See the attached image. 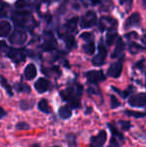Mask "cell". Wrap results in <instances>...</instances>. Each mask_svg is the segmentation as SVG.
<instances>
[{"mask_svg": "<svg viewBox=\"0 0 146 147\" xmlns=\"http://www.w3.org/2000/svg\"><path fill=\"white\" fill-rule=\"evenodd\" d=\"M33 147H40V146H39V145H34Z\"/></svg>", "mask_w": 146, "mask_h": 147, "instance_id": "36", "label": "cell"}, {"mask_svg": "<svg viewBox=\"0 0 146 147\" xmlns=\"http://www.w3.org/2000/svg\"><path fill=\"white\" fill-rule=\"evenodd\" d=\"M119 124L123 130H128L131 128V123L129 121H119Z\"/></svg>", "mask_w": 146, "mask_h": 147, "instance_id": "28", "label": "cell"}, {"mask_svg": "<svg viewBox=\"0 0 146 147\" xmlns=\"http://www.w3.org/2000/svg\"><path fill=\"white\" fill-rule=\"evenodd\" d=\"M80 37H81V39H83V40H85V41H92L94 36L91 32H84L80 35Z\"/></svg>", "mask_w": 146, "mask_h": 147, "instance_id": "23", "label": "cell"}, {"mask_svg": "<svg viewBox=\"0 0 146 147\" xmlns=\"http://www.w3.org/2000/svg\"><path fill=\"white\" fill-rule=\"evenodd\" d=\"M16 128H17L18 130H28L30 128L29 124L26 123V122H19V123H17V125H16Z\"/></svg>", "mask_w": 146, "mask_h": 147, "instance_id": "26", "label": "cell"}, {"mask_svg": "<svg viewBox=\"0 0 146 147\" xmlns=\"http://www.w3.org/2000/svg\"><path fill=\"white\" fill-rule=\"evenodd\" d=\"M121 5H131L132 0H119Z\"/></svg>", "mask_w": 146, "mask_h": 147, "instance_id": "33", "label": "cell"}, {"mask_svg": "<svg viewBox=\"0 0 146 147\" xmlns=\"http://www.w3.org/2000/svg\"><path fill=\"white\" fill-rule=\"evenodd\" d=\"M66 45L68 48H73V47L76 46L75 39H74L73 36H69L68 38H66Z\"/></svg>", "mask_w": 146, "mask_h": 147, "instance_id": "24", "label": "cell"}, {"mask_svg": "<svg viewBox=\"0 0 146 147\" xmlns=\"http://www.w3.org/2000/svg\"><path fill=\"white\" fill-rule=\"evenodd\" d=\"M140 23V15L139 13H133L130 17L127 19L126 24H125V28L132 27V26H136Z\"/></svg>", "mask_w": 146, "mask_h": 147, "instance_id": "13", "label": "cell"}, {"mask_svg": "<svg viewBox=\"0 0 146 147\" xmlns=\"http://www.w3.org/2000/svg\"><path fill=\"white\" fill-rule=\"evenodd\" d=\"M96 23V14L93 11H89L83 16L81 20V27L82 28H89L92 27Z\"/></svg>", "mask_w": 146, "mask_h": 147, "instance_id": "5", "label": "cell"}, {"mask_svg": "<svg viewBox=\"0 0 146 147\" xmlns=\"http://www.w3.org/2000/svg\"><path fill=\"white\" fill-rule=\"evenodd\" d=\"M8 56L13 60L14 62H16V63H20V62L24 61V59H25V56H24L23 52L21 50L13 48H11L8 51Z\"/></svg>", "mask_w": 146, "mask_h": 147, "instance_id": "10", "label": "cell"}, {"mask_svg": "<svg viewBox=\"0 0 146 147\" xmlns=\"http://www.w3.org/2000/svg\"><path fill=\"white\" fill-rule=\"evenodd\" d=\"M7 15V5H4L3 7L0 8V18L5 17Z\"/></svg>", "mask_w": 146, "mask_h": 147, "instance_id": "31", "label": "cell"}, {"mask_svg": "<svg viewBox=\"0 0 146 147\" xmlns=\"http://www.w3.org/2000/svg\"><path fill=\"white\" fill-rule=\"evenodd\" d=\"M28 17H30V14L28 12L22 11V12H15L12 15V18H13V21L15 22V24L19 26H23V24L27 21Z\"/></svg>", "mask_w": 146, "mask_h": 147, "instance_id": "8", "label": "cell"}, {"mask_svg": "<svg viewBox=\"0 0 146 147\" xmlns=\"http://www.w3.org/2000/svg\"><path fill=\"white\" fill-rule=\"evenodd\" d=\"M122 66H123L122 59L118 60V61L115 62L114 64H112L107 71L108 76L113 77V78H118L119 76L121 75V72H122Z\"/></svg>", "mask_w": 146, "mask_h": 147, "instance_id": "4", "label": "cell"}, {"mask_svg": "<svg viewBox=\"0 0 146 147\" xmlns=\"http://www.w3.org/2000/svg\"><path fill=\"white\" fill-rule=\"evenodd\" d=\"M125 114L129 116H134L135 118H142L145 116L144 112H133V111H125Z\"/></svg>", "mask_w": 146, "mask_h": 147, "instance_id": "21", "label": "cell"}, {"mask_svg": "<svg viewBox=\"0 0 146 147\" xmlns=\"http://www.w3.org/2000/svg\"><path fill=\"white\" fill-rule=\"evenodd\" d=\"M77 22H78V18L77 17H73L70 20H68L66 23V28L68 29V31L73 32L76 30V26H77Z\"/></svg>", "mask_w": 146, "mask_h": 147, "instance_id": "18", "label": "cell"}, {"mask_svg": "<svg viewBox=\"0 0 146 147\" xmlns=\"http://www.w3.org/2000/svg\"><path fill=\"white\" fill-rule=\"evenodd\" d=\"M1 2H2V0H0V3H1Z\"/></svg>", "mask_w": 146, "mask_h": 147, "instance_id": "38", "label": "cell"}, {"mask_svg": "<svg viewBox=\"0 0 146 147\" xmlns=\"http://www.w3.org/2000/svg\"><path fill=\"white\" fill-rule=\"evenodd\" d=\"M143 63H144V60H141L139 63H137V67H139V68H141V69H143Z\"/></svg>", "mask_w": 146, "mask_h": 147, "instance_id": "35", "label": "cell"}, {"mask_svg": "<svg viewBox=\"0 0 146 147\" xmlns=\"http://www.w3.org/2000/svg\"><path fill=\"white\" fill-rule=\"evenodd\" d=\"M129 105L133 107H144L146 103V94L144 92L133 95L129 98Z\"/></svg>", "mask_w": 146, "mask_h": 147, "instance_id": "2", "label": "cell"}, {"mask_svg": "<svg viewBox=\"0 0 146 147\" xmlns=\"http://www.w3.org/2000/svg\"><path fill=\"white\" fill-rule=\"evenodd\" d=\"M27 39V35L26 33L22 32V31H15L14 33H12V35L10 36L9 41L12 44H16V45H21Z\"/></svg>", "mask_w": 146, "mask_h": 147, "instance_id": "7", "label": "cell"}, {"mask_svg": "<svg viewBox=\"0 0 146 147\" xmlns=\"http://www.w3.org/2000/svg\"><path fill=\"white\" fill-rule=\"evenodd\" d=\"M107 139V133L106 131L102 130L98 133V135L93 136L90 139V147H102L105 144Z\"/></svg>", "mask_w": 146, "mask_h": 147, "instance_id": "3", "label": "cell"}, {"mask_svg": "<svg viewBox=\"0 0 146 147\" xmlns=\"http://www.w3.org/2000/svg\"><path fill=\"white\" fill-rule=\"evenodd\" d=\"M37 70L34 64H28L24 70V76L27 80H32L36 76Z\"/></svg>", "mask_w": 146, "mask_h": 147, "instance_id": "12", "label": "cell"}, {"mask_svg": "<svg viewBox=\"0 0 146 147\" xmlns=\"http://www.w3.org/2000/svg\"><path fill=\"white\" fill-rule=\"evenodd\" d=\"M17 90L19 92H30V87L25 84H20L19 86H17Z\"/></svg>", "mask_w": 146, "mask_h": 147, "instance_id": "29", "label": "cell"}, {"mask_svg": "<svg viewBox=\"0 0 146 147\" xmlns=\"http://www.w3.org/2000/svg\"><path fill=\"white\" fill-rule=\"evenodd\" d=\"M123 49H124V43L122 42L121 39H118L116 44V48H115L114 52L112 53V58H117L119 57L123 52Z\"/></svg>", "mask_w": 146, "mask_h": 147, "instance_id": "17", "label": "cell"}, {"mask_svg": "<svg viewBox=\"0 0 146 147\" xmlns=\"http://www.w3.org/2000/svg\"><path fill=\"white\" fill-rule=\"evenodd\" d=\"M108 127H109L110 131L112 132V138L110 140V143L108 147H119L123 144V141H124V136H123L122 133L117 130L116 126H114L112 123L108 124Z\"/></svg>", "mask_w": 146, "mask_h": 147, "instance_id": "1", "label": "cell"}, {"mask_svg": "<svg viewBox=\"0 0 146 147\" xmlns=\"http://www.w3.org/2000/svg\"><path fill=\"white\" fill-rule=\"evenodd\" d=\"M38 109L40 111H42L43 113H46V114H49V113L51 112V107L49 106L46 99H41V100L39 101Z\"/></svg>", "mask_w": 146, "mask_h": 147, "instance_id": "16", "label": "cell"}, {"mask_svg": "<svg viewBox=\"0 0 146 147\" xmlns=\"http://www.w3.org/2000/svg\"><path fill=\"white\" fill-rule=\"evenodd\" d=\"M24 5H25V1H23V0H18V1L16 2V4H15V6H16V7H18V8L23 7Z\"/></svg>", "mask_w": 146, "mask_h": 147, "instance_id": "32", "label": "cell"}, {"mask_svg": "<svg viewBox=\"0 0 146 147\" xmlns=\"http://www.w3.org/2000/svg\"><path fill=\"white\" fill-rule=\"evenodd\" d=\"M86 77H87L88 82L93 84L105 80V75L102 71H89L86 74Z\"/></svg>", "mask_w": 146, "mask_h": 147, "instance_id": "6", "label": "cell"}, {"mask_svg": "<svg viewBox=\"0 0 146 147\" xmlns=\"http://www.w3.org/2000/svg\"><path fill=\"white\" fill-rule=\"evenodd\" d=\"M0 80H1V84H2V86H3L4 88H5V90L7 91V93H8V95H10V96H12L13 95V93H12V89L11 87H10V85L7 83V81H6V79L4 77H1L0 78Z\"/></svg>", "mask_w": 146, "mask_h": 147, "instance_id": "20", "label": "cell"}, {"mask_svg": "<svg viewBox=\"0 0 146 147\" xmlns=\"http://www.w3.org/2000/svg\"><path fill=\"white\" fill-rule=\"evenodd\" d=\"M50 87V82L45 78H39L35 82V89L39 93L46 92Z\"/></svg>", "mask_w": 146, "mask_h": 147, "instance_id": "11", "label": "cell"}, {"mask_svg": "<svg viewBox=\"0 0 146 147\" xmlns=\"http://www.w3.org/2000/svg\"><path fill=\"white\" fill-rule=\"evenodd\" d=\"M115 37H116V33H110L107 36V44L111 45L115 40Z\"/></svg>", "mask_w": 146, "mask_h": 147, "instance_id": "30", "label": "cell"}, {"mask_svg": "<svg viewBox=\"0 0 146 147\" xmlns=\"http://www.w3.org/2000/svg\"><path fill=\"white\" fill-rule=\"evenodd\" d=\"M11 31V25L8 21L0 22V37H5Z\"/></svg>", "mask_w": 146, "mask_h": 147, "instance_id": "14", "label": "cell"}, {"mask_svg": "<svg viewBox=\"0 0 146 147\" xmlns=\"http://www.w3.org/2000/svg\"><path fill=\"white\" fill-rule=\"evenodd\" d=\"M6 114H7V113H6V111L4 110V109L2 108L1 106H0V119H2L3 117H5Z\"/></svg>", "mask_w": 146, "mask_h": 147, "instance_id": "34", "label": "cell"}, {"mask_svg": "<svg viewBox=\"0 0 146 147\" xmlns=\"http://www.w3.org/2000/svg\"><path fill=\"white\" fill-rule=\"evenodd\" d=\"M54 46H55V43L53 41H48L46 44H44L42 46V48L44 49L45 51H51L54 49Z\"/></svg>", "mask_w": 146, "mask_h": 147, "instance_id": "25", "label": "cell"}, {"mask_svg": "<svg viewBox=\"0 0 146 147\" xmlns=\"http://www.w3.org/2000/svg\"><path fill=\"white\" fill-rule=\"evenodd\" d=\"M83 50L85 53H87V54H93L94 51H95V45H94L93 42H89L87 43V44H85L83 46Z\"/></svg>", "mask_w": 146, "mask_h": 147, "instance_id": "19", "label": "cell"}, {"mask_svg": "<svg viewBox=\"0 0 146 147\" xmlns=\"http://www.w3.org/2000/svg\"><path fill=\"white\" fill-rule=\"evenodd\" d=\"M110 99H111V107H112L113 109H115V108H117L118 106H120V103L118 102V100H117L115 96L111 95Z\"/></svg>", "mask_w": 146, "mask_h": 147, "instance_id": "27", "label": "cell"}, {"mask_svg": "<svg viewBox=\"0 0 146 147\" xmlns=\"http://www.w3.org/2000/svg\"><path fill=\"white\" fill-rule=\"evenodd\" d=\"M58 114L62 119H68V118L71 117V109L69 108L68 106H61L58 110Z\"/></svg>", "mask_w": 146, "mask_h": 147, "instance_id": "15", "label": "cell"}, {"mask_svg": "<svg viewBox=\"0 0 146 147\" xmlns=\"http://www.w3.org/2000/svg\"><path fill=\"white\" fill-rule=\"evenodd\" d=\"M106 55H107V51H106V49L104 48L103 45H100L99 46V53H98V55H96V56L93 58V60H92V63H93L95 66L102 65V64L104 63V61H105Z\"/></svg>", "mask_w": 146, "mask_h": 147, "instance_id": "9", "label": "cell"}, {"mask_svg": "<svg viewBox=\"0 0 146 147\" xmlns=\"http://www.w3.org/2000/svg\"><path fill=\"white\" fill-rule=\"evenodd\" d=\"M53 147H60V146H53Z\"/></svg>", "mask_w": 146, "mask_h": 147, "instance_id": "37", "label": "cell"}, {"mask_svg": "<svg viewBox=\"0 0 146 147\" xmlns=\"http://www.w3.org/2000/svg\"><path fill=\"white\" fill-rule=\"evenodd\" d=\"M32 103H29L28 101L26 100H22L20 102V108L23 109V110H28V109H31L32 108Z\"/></svg>", "mask_w": 146, "mask_h": 147, "instance_id": "22", "label": "cell"}]
</instances>
